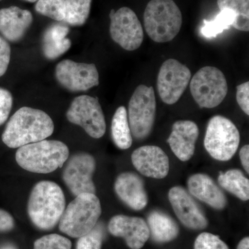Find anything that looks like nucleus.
Returning <instances> with one entry per match:
<instances>
[{
    "label": "nucleus",
    "mask_w": 249,
    "mask_h": 249,
    "mask_svg": "<svg viewBox=\"0 0 249 249\" xmlns=\"http://www.w3.org/2000/svg\"><path fill=\"white\" fill-rule=\"evenodd\" d=\"M53 131V121L47 113L40 109L22 107L9 119L1 139L10 148H19L45 140Z\"/></svg>",
    "instance_id": "f257e3e1"
},
{
    "label": "nucleus",
    "mask_w": 249,
    "mask_h": 249,
    "mask_svg": "<svg viewBox=\"0 0 249 249\" xmlns=\"http://www.w3.org/2000/svg\"><path fill=\"white\" fill-rule=\"evenodd\" d=\"M66 208L62 188L53 181H42L33 188L27 211L31 222L42 231L53 229L60 222Z\"/></svg>",
    "instance_id": "f03ea898"
},
{
    "label": "nucleus",
    "mask_w": 249,
    "mask_h": 249,
    "mask_svg": "<svg viewBox=\"0 0 249 249\" xmlns=\"http://www.w3.org/2000/svg\"><path fill=\"white\" fill-rule=\"evenodd\" d=\"M70 155L66 144L55 140H42L19 147L18 164L31 173L48 174L62 168Z\"/></svg>",
    "instance_id": "7ed1b4c3"
},
{
    "label": "nucleus",
    "mask_w": 249,
    "mask_h": 249,
    "mask_svg": "<svg viewBox=\"0 0 249 249\" xmlns=\"http://www.w3.org/2000/svg\"><path fill=\"white\" fill-rule=\"evenodd\" d=\"M143 21L149 37L154 42L164 43L178 35L182 15L173 0H151L145 8Z\"/></svg>",
    "instance_id": "20e7f679"
},
{
    "label": "nucleus",
    "mask_w": 249,
    "mask_h": 249,
    "mask_svg": "<svg viewBox=\"0 0 249 249\" xmlns=\"http://www.w3.org/2000/svg\"><path fill=\"white\" fill-rule=\"evenodd\" d=\"M101 213L98 196L92 193H83L76 196L65 208L59 222V229L70 237L78 238L96 227Z\"/></svg>",
    "instance_id": "39448f33"
},
{
    "label": "nucleus",
    "mask_w": 249,
    "mask_h": 249,
    "mask_svg": "<svg viewBox=\"0 0 249 249\" xmlns=\"http://www.w3.org/2000/svg\"><path fill=\"white\" fill-rule=\"evenodd\" d=\"M240 142V132L231 121L220 115L210 119L205 135L204 147L213 158L220 161L231 160Z\"/></svg>",
    "instance_id": "423d86ee"
},
{
    "label": "nucleus",
    "mask_w": 249,
    "mask_h": 249,
    "mask_svg": "<svg viewBox=\"0 0 249 249\" xmlns=\"http://www.w3.org/2000/svg\"><path fill=\"white\" fill-rule=\"evenodd\" d=\"M157 102L152 87L140 85L129 101L128 122L132 136L137 140L147 138L155 124Z\"/></svg>",
    "instance_id": "0eeeda50"
},
{
    "label": "nucleus",
    "mask_w": 249,
    "mask_h": 249,
    "mask_svg": "<svg viewBox=\"0 0 249 249\" xmlns=\"http://www.w3.org/2000/svg\"><path fill=\"white\" fill-rule=\"evenodd\" d=\"M190 89L199 107L211 109L220 105L227 96V81L217 67L206 66L192 78Z\"/></svg>",
    "instance_id": "6e6552de"
},
{
    "label": "nucleus",
    "mask_w": 249,
    "mask_h": 249,
    "mask_svg": "<svg viewBox=\"0 0 249 249\" xmlns=\"http://www.w3.org/2000/svg\"><path fill=\"white\" fill-rule=\"evenodd\" d=\"M67 119L82 127L93 139H100L106 132L104 114L98 98L88 95L77 96L67 111Z\"/></svg>",
    "instance_id": "1a4fd4ad"
},
{
    "label": "nucleus",
    "mask_w": 249,
    "mask_h": 249,
    "mask_svg": "<svg viewBox=\"0 0 249 249\" xmlns=\"http://www.w3.org/2000/svg\"><path fill=\"white\" fill-rule=\"evenodd\" d=\"M191 79L189 69L175 59L165 60L157 77V90L160 99L173 105L181 97Z\"/></svg>",
    "instance_id": "9d476101"
},
{
    "label": "nucleus",
    "mask_w": 249,
    "mask_h": 249,
    "mask_svg": "<svg viewBox=\"0 0 249 249\" xmlns=\"http://www.w3.org/2000/svg\"><path fill=\"white\" fill-rule=\"evenodd\" d=\"M111 39L127 51L139 49L143 40V30L138 17L132 9L122 7L109 14Z\"/></svg>",
    "instance_id": "9b49d317"
},
{
    "label": "nucleus",
    "mask_w": 249,
    "mask_h": 249,
    "mask_svg": "<svg viewBox=\"0 0 249 249\" xmlns=\"http://www.w3.org/2000/svg\"><path fill=\"white\" fill-rule=\"evenodd\" d=\"M94 157L87 152L72 155L62 173V179L74 196L83 193L96 194L93 175L96 170Z\"/></svg>",
    "instance_id": "f8f14e48"
},
{
    "label": "nucleus",
    "mask_w": 249,
    "mask_h": 249,
    "mask_svg": "<svg viewBox=\"0 0 249 249\" xmlns=\"http://www.w3.org/2000/svg\"><path fill=\"white\" fill-rule=\"evenodd\" d=\"M59 84L73 92L88 91L99 85V74L94 64L64 60L55 67Z\"/></svg>",
    "instance_id": "ddd939ff"
},
{
    "label": "nucleus",
    "mask_w": 249,
    "mask_h": 249,
    "mask_svg": "<svg viewBox=\"0 0 249 249\" xmlns=\"http://www.w3.org/2000/svg\"><path fill=\"white\" fill-rule=\"evenodd\" d=\"M168 199L175 214L184 227L192 230H203L209 221L191 195L181 186H175L168 193Z\"/></svg>",
    "instance_id": "4468645a"
},
{
    "label": "nucleus",
    "mask_w": 249,
    "mask_h": 249,
    "mask_svg": "<svg viewBox=\"0 0 249 249\" xmlns=\"http://www.w3.org/2000/svg\"><path fill=\"white\" fill-rule=\"evenodd\" d=\"M108 230L115 237H123L131 249H141L150 238L147 222L142 218L118 214L108 224Z\"/></svg>",
    "instance_id": "2eb2a0df"
},
{
    "label": "nucleus",
    "mask_w": 249,
    "mask_h": 249,
    "mask_svg": "<svg viewBox=\"0 0 249 249\" xmlns=\"http://www.w3.org/2000/svg\"><path fill=\"white\" fill-rule=\"evenodd\" d=\"M131 160L136 169L147 178H163L169 173V159L160 147H139L132 152Z\"/></svg>",
    "instance_id": "dca6fc26"
},
{
    "label": "nucleus",
    "mask_w": 249,
    "mask_h": 249,
    "mask_svg": "<svg viewBox=\"0 0 249 249\" xmlns=\"http://www.w3.org/2000/svg\"><path fill=\"white\" fill-rule=\"evenodd\" d=\"M114 191L124 204L134 211L145 209L148 202L143 180L131 172L121 173L114 183Z\"/></svg>",
    "instance_id": "f3484780"
},
{
    "label": "nucleus",
    "mask_w": 249,
    "mask_h": 249,
    "mask_svg": "<svg viewBox=\"0 0 249 249\" xmlns=\"http://www.w3.org/2000/svg\"><path fill=\"white\" fill-rule=\"evenodd\" d=\"M199 128L191 121H178L173 124L168 142L173 153L178 160L187 161L191 160L196 150Z\"/></svg>",
    "instance_id": "a211bd4d"
},
{
    "label": "nucleus",
    "mask_w": 249,
    "mask_h": 249,
    "mask_svg": "<svg viewBox=\"0 0 249 249\" xmlns=\"http://www.w3.org/2000/svg\"><path fill=\"white\" fill-rule=\"evenodd\" d=\"M33 20V15L28 10L15 6L0 9V34L9 42H19L29 30Z\"/></svg>",
    "instance_id": "6ab92c4d"
},
{
    "label": "nucleus",
    "mask_w": 249,
    "mask_h": 249,
    "mask_svg": "<svg viewBox=\"0 0 249 249\" xmlns=\"http://www.w3.org/2000/svg\"><path fill=\"white\" fill-rule=\"evenodd\" d=\"M188 188L192 196L214 209L222 210L227 206V196L209 175H192L188 180Z\"/></svg>",
    "instance_id": "aec40b11"
},
{
    "label": "nucleus",
    "mask_w": 249,
    "mask_h": 249,
    "mask_svg": "<svg viewBox=\"0 0 249 249\" xmlns=\"http://www.w3.org/2000/svg\"><path fill=\"white\" fill-rule=\"evenodd\" d=\"M70 29L65 24L55 23L47 27L42 39V53L48 60H55L71 48V41L67 37Z\"/></svg>",
    "instance_id": "412c9836"
},
{
    "label": "nucleus",
    "mask_w": 249,
    "mask_h": 249,
    "mask_svg": "<svg viewBox=\"0 0 249 249\" xmlns=\"http://www.w3.org/2000/svg\"><path fill=\"white\" fill-rule=\"evenodd\" d=\"M147 224L150 236L157 243L171 242L179 234L177 222L168 214L160 211H154L147 217Z\"/></svg>",
    "instance_id": "4be33fe9"
},
{
    "label": "nucleus",
    "mask_w": 249,
    "mask_h": 249,
    "mask_svg": "<svg viewBox=\"0 0 249 249\" xmlns=\"http://www.w3.org/2000/svg\"><path fill=\"white\" fill-rule=\"evenodd\" d=\"M111 137L116 146L127 150L132 146V136L127 118V111L124 106L116 109L111 121Z\"/></svg>",
    "instance_id": "5701e85b"
},
{
    "label": "nucleus",
    "mask_w": 249,
    "mask_h": 249,
    "mask_svg": "<svg viewBox=\"0 0 249 249\" xmlns=\"http://www.w3.org/2000/svg\"><path fill=\"white\" fill-rule=\"evenodd\" d=\"M219 186L237 196L242 201L249 199V181L240 170H228L225 173H219L218 177Z\"/></svg>",
    "instance_id": "b1692460"
},
{
    "label": "nucleus",
    "mask_w": 249,
    "mask_h": 249,
    "mask_svg": "<svg viewBox=\"0 0 249 249\" xmlns=\"http://www.w3.org/2000/svg\"><path fill=\"white\" fill-rule=\"evenodd\" d=\"M92 0H65L63 22L80 27L88 20Z\"/></svg>",
    "instance_id": "393cba45"
},
{
    "label": "nucleus",
    "mask_w": 249,
    "mask_h": 249,
    "mask_svg": "<svg viewBox=\"0 0 249 249\" xmlns=\"http://www.w3.org/2000/svg\"><path fill=\"white\" fill-rule=\"evenodd\" d=\"M220 11L229 10L235 14L232 27L239 31H249V0H217Z\"/></svg>",
    "instance_id": "a878e982"
},
{
    "label": "nucleus",
    "mask_w": 249,
    "mask_h": 249,
    "mask_svg": "<svg viewBox=\"0 0 249 249\" xmlns=\"http://www.w3.org/2000/svg\"><path fill=\"white\" fill-rule=\"evenodd\" d=\"M235 14L229 10H222L213 20H204V27L201 28V34L207 38L215 37L223 31L229 29L235 21Z\"/></svg>",
    "instance_id": "bb28decb"
},
{
    "label": "nucleus",
    "mask_w": 249,
    "mask_h": 249,
    "mask_svg": "<svg viewBox=\"0 0 249 249\" xmlns=\"http://www.w3.org/2000/svg\"><path fill=\"white\" fill-rule=\"evenodd\" d=\"M65 0H37L36 12L58 22H63Z\"/></svg>",
    "instance_id": "cd10ccee"
},
{
    "label": "nucleus",
    "mask_w": 249,
    "mask_h": 249,
    "mask_svg": "<svg viewBox=\"0 0 249 249\" xmlns=\"http://www.w3.org/2000/svg\"><path fill=\"white\" fill-rule=\"evenodd\" d=\"M71 241L58 234H49L37 239L34 249H71Z\"/></svg>",
    "instance_id": "c85d7f7f"
},
{
    "label": "nucleus",
    "mask_w": 249,
    "mask_h": 249,
    "mask_svg": "<svg viewBox=\"0 0 249 249\" xmlns=\"http://www.w3.org/2000/svg\"><path fill=\"white\" fill-rule=\"evenodd\" d=\"M103 235L102 228L96 226L91 231L78 237L76 249H101Z\"/></svg>",
    "instance_id": "c756f323"
},
{
    "label": "nucleus",
    "mask_w": 249,
    "mask_h": 249,
    "mask_svg": "<svg viewBox=\"0 0 249 249\" xmlns=\"http://www.w3.org/2000/svg\"><path fill=\"white\" fill-rule=\"evenodd\" d=\"M194 249H229L219 236L210 232H202L195 242Z\"/></svg>",
    "instance_id": "7c9ffc66"
},
{
    "label": "nucleus",
    "mask_w": 249,
    "mask_h": 249,
    "mask_svg": "<svg viewBox=\"0 0 249 249\" xmlns=\"http://www.w3.org/2000/svg\"><path fill=\"white\" fill-rule=\"evenodd\" d=\"M12 94L7 89L0 88V125L7 120L13 107Z\"/></svg>",
    "instance_id": "2f4dec72"
},
{
    "label": "nucleus",
    "mask_w": 249,
    "mask_h": 249,
    "mask_svg": "<svg viewBox=\"0 0 249 249\" xmlns=\"http://www.w3.org/2000/svg\"><path fill=\"white\" fill-rule=\"evenodd\" d=\"M11 49L9 42L0 36V77L4 76L11 60Z\"/></svg>",
    "instance_id": "473e14b6"
},
{
    "label": "nucleus",
    "mask_w": 249,
    "mask_h": 249,
    "mask_svg": "<svg viewBox=\"0 0 249 249\" xmlns=\"http://www.w3.org/2000/svg\"><path fill=\"white\" fill-rule=\"evenodd\" d=\"M236 99L242 111L249 115V83H242L237 86Z\"/></svg>",
    "instance_id": "72a5a7b5"
},
{
    "label": "nucleus",
    "mask_w": 249,
    "mask_h": 249,
    "mask_svg": "<svg viewBox=\"0 0 249 249\" xmlns=\"http://www.w3.org/2000/svg\"><path fill=\"white\" fill-rule=\"evenodd\" d=\"M14 226L12 215L7 211L0 209V232L9 231L14 229Z\"/></svg>",
    "instance_id": "f704fd0d"
},
{
    "label": "nucleus",
    "mask_w": 249,
    "mask_h": 249,
    "mask_svg": "<svg viewBox=\"0 0 249 249\" xmlns=\"http://www.w3.org/2000/svg\"><path fill=\"white\" fill-rule=\"evenodd\" d=\"M240 158L242 166L247 174H249V145H245L241 148Z\"/></svg>",
    "instance_id": "c9c22d12"
},
{
    "label": "nucleus",
    "mask_w": 249,
    "mask_h": 249,
    "mask_svg": "<svg viewBox=\"0 0 249 249\" xmlns=\"http://www.w3.org/2000/svg\"><path fill=\"white\" fill-rule=\"evenodd\" d=\"M237 249H249V237H246L240 241L237 245Z\"/></svg>",
    "instance_id": "e433bc0d"
},
{
    "label": "nucleus",
    "mask_w": 249,
    "mask_h": 249,
    "mask_svg": "<svg viewBox=\"0 0 249 249\" xmlns=\"http://www.w3.org/2000/svg\"><path fill=\"white\" fill-rule=\"evenodd\" d=\"M0 249H18L17 247L11 244H6V245L0 246Z\"/></svg>",
    "instance_id": "4c0bfd02"
},
{
    "label": "nucleus",
    "mask_w": 249,
    "mask_h": 249,
    "mask_svg": "<svg viewBox=\"0 0 249 249\" xmlns=\"http://www.w3.org/2000/svg\"><path fill=\"white\" fill-rule=\"evenodd\" d=\"M24 1H28V2L34 3L36 2L37 0H24Z\"/></svg>",
    "instance_id": "58836bf2"
}]
</instances>
